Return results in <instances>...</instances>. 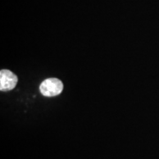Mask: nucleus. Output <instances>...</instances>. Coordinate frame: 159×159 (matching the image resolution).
<instances>
[{"label": "nucleus", "instance_id": "1", "mask_svg": "<svg viewBox=\"0 0 159 159\" xmlns=\"http://www.w3.org/2000/svg\"><path fill=\"white\" fill-rule=\"evenodd\" d=\"M62 81L57 78H50L42 82L40 85V92L43 96L48 97H56L61 94L63 91Z\"/></svg>", "mask_w": 159, "mask_h": 159}, {"label": "nucleus", "instance_id": "2", "mask_svg": "<svg viewBox=\"0 0 159 159\" xmlns=\"http://www.w3.org/2000/svg\"><path fill=\"white\" fill-rule=\"evenodd\" d=\"M18 82V77L10 70L3 69L0 72V90L10 91L13 89Z\"/></svg>", "mask_w": 159, "mask_h": 159}]
</instances>
